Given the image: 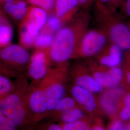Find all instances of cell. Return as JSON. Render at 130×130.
<instances>
[{
    "label": "cell",
    "mask_w": 130,
    "mask_h": 130,
    "mask_svg": "<svg viewBox=\"0 0 130 130\" xmlns=\"http://www.w3.org/2000/svg\"><path fill=\"white\" fill-rule=\"evenodd\" d=\"M76 41V34L72 28L60 29L51 46L50 55L52 59L60 63L69 60L74 50Z\"/></svg>",
    "instance_id": "obj_1"
},
{
    "label": "cell",
    "mask_w": 130,
    "mask_h": 130,
    "mask_svg": "<svg viewBox=\"0 0 130 130\" xmlns=\"http://www.w3.org/2000/svg\"><path fill=\"white\" fill-rule=\"evenodd\" d=\"M0 113L9 119L16 126L21 125L25 119V109L19 95L12 94L1 99Z\"/></svg>",
    "instance_id": "obj_2"
},
{
    "label": "cell",
    "mask_w": 130,
    "mask_h": 130,
    "mask_svg": "<svg viewBox=\"0 0 130 130\" xmlns=\"http://www.w3.org/2000/svg\"><path fill=\"white\" fill-rule=\"evenodd\" d=\"M106 42V38L102 33L92 30L86 33L79 45V52L83 56H90L100 51Z\"/></svg>",
    "instance_id": "obj_3"
},
{
    "label": "cell",
    "mask_w": 130,
    "mask_h": 130,
    "mask_svg": "<svg viewBox=\"0 0 130 130\" xmlns=\"http://www.w3.org/2000/svg\"><path fill=\"white\" fill-rule=\"evenodd\" d=\"M25 17L27 21L26 27L28 31L33 35L37 36L47 21L45 11L39 7L33 6L28 8Z\"/></svg>",
    "instance_id": "obj_4"
},
{
    "label": "cell",
    "mask_w": 130,
    "mask_h": 130,
    "mask_svg": "<svg viewBox=\"0 0 130 130\" xmlns=\"http://www.w3.org/2000/svg\"><path fill=\"white\" fill-rule=\"evenodd\" d=\"M109 37L113 44L122 50H130V29L121 22L113 23L109 29Z\"/></svg>",
    "instance_id": "obj_5"
},
{
    "label": "cell",
    "mask_w": 130,
    "mask_h": 130,
    "mask_svg": "<svg viewBox=\"0 0 130 130\" xmlns=\"http://www.w3.org/2000/svg\"><path fill=\"white\" fill-rule=\"evenodd\" d=\"M1 57L3 60L5 61L23 65L28 62L29 54L23 47L12 44L7 46L2 50Z\"/></svg>",
    "instance_id": "obj_6"
},
{
    "label": "cell",
    "mask_w": 130,
    "mask_h": 130,
    "mask_svg": "<svg viewBox=\"0 0 130 130\" xmlns=\"http://www.w3.org/2000/svg\"><path fill=\"white\" fill-rule=\"evenodd\" d=\"M47 72V58L44 52L39 51L32 56L28 74L32 79L39 80L43 78Z\"/></svg>",
    "instance_id": "obj_7"
},
{
    "label": "cell",
    "mask_w": 130,
    "mask_h": 130,
    "mask_svg": "<svg viewBox=\"0 0 130 130\" xmlns=\"http://www.w3.org/2000/svg\"><path fill=\"white\" fill-rule=\"evenodd\" d=\"M123 93L122 88L116 86L109 88L103 93L100 101L103 110L107 114H114L116 110L117 101Z\"/></svg>",
    "instance_id": "obj_8"
},
{
    "label": "cell",
    "mask_w": 130,
    "mask_h": 130,
    "mask_svg": "<svg viewBox=\"0 0 130 130\" xmlns=\"http://www.w3.org/2000/svg\"><path fill=\"white\" fill-rule=\"evenodd\" d=\"M71 93L75 100L86 111L93 112L96 107V103L93 93L77 85L71 89Z\"/></svg>",
    "instance_id": "obj_9"
},
{
    "label": "cell",
    "mask_w": 130,
    "mask_h": 130,
    "mask_svg": "<svg viewBox=\"0 0 130 130\" xmlns=\"http://www.w3.org/2000/svg\"><path fill=\"white\" fill-rule=\"evenodd\" d=\"M47 103L49 110H53L61 100L64 98L65 89L64 85L58 82L51 84L45 90Z\"/></svg>",
    "instance_id": "obj_10"
},
{
    "label": "cell",
    "mask_w": 130,
    "mask_h": 130,
    "mask_svg": "<svg viewBox=\"0 0 130 130\" xmlns=\"http://www.w3.org/2000/svg\"><path fill=\"white\" fill-rule=\"evenodd\" d=\"M31 110L36 114H44L48 110L45 90L37 89L33 92L29 98Z\"/></svg>",
    "instance_id": "obj_11"
},
{
    "label": "cell",
    "mask_w": 130,
    "mask_h": 130,
    "mask_svg": "<svg viewBox=\"0 0 130 130\" xmlns=\"http://www.w3.org/2000/svg\"><path fill=\"white\" fill-rule=\"evenodd\" d=\"M122 49L119 46L113 44L108 48L106 54L101 56L99 62L101 65L108 67H118L122 61Z\"/></svg>",
    "instance_id": "obj_12"
},
{
    "label": "cell",
    "mask_w": 130,
    "mask_h": 130,
    "mask_svg": "<svg viewBox=\"0 0 130 130\" xmlns=\"http://www.w3.org/2000/svg\"><path fill=\"white\" fill-rule=\"evenodd\" d=\"M93 77L104 87L108 88L114 87L120 83L111 67L107 71L98 70L95 71Z\"/></svg>",
    "instance_id": "obj_13"
},
{
    "label": "cell",
    "mask_w": 130,
    "mask_h": 130,
    "mask_svg": "<svg viewBox=\"0 0 130 130\" xmlns=\"http://www.w3.org/2000/svg\"><path fill=\"white\" fill-rule=\"evenodd\" d=\"M4 8L6 13L12 15L17 20L25 17L28 11L26 4L22 0L5 3Z\"/></svg>",
    "instance_id": "obj_14"
},
{
    "label": "cell",
    "mask_w": 130,
    "mask_h": 130,
    "mask_svg": "<svg viewBox=\"0 0 130 130\" xmlns=\"http://www.w3.org/2000/svg\"><path fill=\"white\" fill-rule=\"evenodd\" d=\"M76 85L92 93L102 92L104 87L95 79L88 75H82L75 79Z\"/></svg>",
    "instance_id": "obj_15"
},
{
    "label": "cell",
    "mask_w": 130,
    "mask_h": 130,
    "mask_svg": "<svg viewBox=\"0 0 130 130\" xmlns=\"http://www.w3.org/2000/svg\"><path fill=\"white\" fill-rule=\"evenodd\" d=\"M79 0H56L55 10L56 16L59 19L71 13L78 5Z\"/></svg>",
    "instance_id": "obj_16"
},
{
    "label": "cell",
    "mask_w": 130,
    "mask_h": 130,
    "mask_svg": "<svg viewBox=\"0 0 130 130\" xmlns=\"http://www.w3.org/2000/svg\"><path fill=\"white\" fill-rule=\"evenodd\" d=\"M1 23L0 27V44L1 47L7 46L11 42L13 30L9 24L4 22L1 18Z\"/></svg>",
    "instance_id": "obj_17"
},
{
    "label": "cell",
    "mask_w": 130,
    "mask_h": 130,
    "mask_svg": "<svg viewBox=\"0 0 130 130\" xmlns=\"http://www.w3.org/2000/svg\"><path fill=\"white\" fill-rule=\"evenodd\" d=\"M84 112L76 107L61 113V119L64 123H71L80 120L84 117Z\"/></svg>",
    "instance_id": "obj_18"
},
{
    "label": "cell",
    "mask_w": 130,
    "mask_h": 130,
    "mask_svg": "<svg viewBox=\"0 0 130 130\" xmlns=\"http://www.w3.org/2000/svg\"><path fill=\"white\" fill-rule=\"evenodd\" d=\"M54 39L51 33H41L37 36L34 45L39 49L47 48L51 46Z\"/></svg>",
    "instance_id": "obj_19"
},
{
    "label": "cell",
    "mask_w": 130,
    "mask_h": 130,
    "mask_svg": "<svg viewBox=\"0 0 130 130\" xmlns=\"http://www.w3.org/2000/svg\"><path fill=\"white\" fill-rule=\"evenodd\" d=\"M76 100L74 98L66 97L63 98L56 106L54 110L61 113L67 111L75 107Z\"/></svg>",
    "instance_id": "obj_20"
},
{
    "label": "cell",
    "mask_w": 130,
    "mask_h": 130,
    "mask_svg": "<svg viewBox=\"0 0 130 130\" xmlns=\"http://www.w3.org/2000/svg\"><path fill=\"white\" fill-rule=\"evenodd\" d=\"M37 36H34L28 31L25 27L21 31L20 34V41L25 46L30 47L34 45Z\"/></svg>",
    "instance_id": "obj_21"
},
{
    "label": "cell",
    "mask_w": 130,
    "mask_h": 130,
    "mask_svg": "<svg viewBox=\"0 0 130 130\" xmlns=\"http://www.w3.org/2000/svg\"><path fill=\"white\" fill-rule=\"evenodd\" d=\"M62 127L64 130H91L86 122L80 120L71 123H65Z\"/></svg>",
    "instance_id": "obj_22"
},
{
    "label": "cell",
    "mask_w": 130,
    "mask_h": 130,
    "mask_svg": "<svg viewBox=\"0 0 130 130\" xmlns=\"http://www.w3.org/2000/svg\"><path fill=\"white\" fill-rule=\"evenodd\" d=\"M12 84L9 79L3 76H0V95L2 99L6 96L12 89Z\"/></svg>",
    "instance_id": "obj_23"
},
{
    "label": "cell",
    "mask_w": 130,
    "mask_h": 130,
    "mask_svg": "<svg viewBox=\"0 0 130 130\" xmlns=\"http://www.w3.org/2000/svg\"><path fill=\"white\" fill-rule=\"evenodd\" d=\"M28 1L31 5L37 6L46 11L52 9L55 5V0H28Z\"/></svg>",
    "instance_id": "obj_24"
},
{
    "label": "cell",
    "mask_w": 130,
    "mask_h": 130,
    "mask_svg": "<svg viewBox=\"0 0 130 130\" xmlns=\"http://www.w3.org/2000/svg\"><path fill=\"white\" fill-rule=\"evenodd\" d=\"M47 25L48 29L50 32H56L60 27V19L57 16L52 15L47 20Z\"/></svg>",
    "instance_id": "obj_25"
},
{
    "label": "cell",
    "mask_w": 130,
    "mask_h": 130,
    "mask_svg": "<svg viewBox=\"0 0 130 130\" xmlns=\"http://www.w3.org/2000/svg\"><path fill=\"white\" fill-rule=\"evenodd\" d=\"M0 130H15L16 125L7 117L0 113Z\"/></svg>",
    "instance_id": "obj_26"
},
{
    "label": "cell",
    "mask_w": 130,
    "mask_h": 130,
    "mask_svg": "<svg viewBox=\"0 0 130 130\" xmlns=\"http://www.w3.org/2000/svg\"><path fill=\"white\" fill-rule=\"evenodd\" d=\"M120 117L121 120L126 121L130 119V104L124 106L121 111Z\"/></svg>",
    "instance_id": "obj_27"
},
{
    "label": "cell",
    "mask_w": 130,
    "mask_h": 130,
    "mask_svg": "<svg viewBox=\"0 0 130 130\" xmlns=\"http://www.w3.org/2000/svg\"><path fill=\"white\" fill-rule=\"evenodd\" d=\"M124 126L121 121L119 120L114 121L109 127L108 130H123Z\"/></svg>",
    "instance_id": "obj_28"
},
{
    "label": "cell",
    "mask_w": 130,
    "mask_h": 130,
    "mask_svg": "<svg viewBox=\"0 0 130 130\" xmlns=\"http://www.w3.org/2000/svg\"><path fill=\"white\" fill-rule=\"evenodd\" d=\"M48 130H64L63 128L57 124H53L49 126Z\"/></svg>",
    "instance_id": "obj_29"
},
{
    "label": "cell",
    "mask_w": 130,
    "mask_h": 130,
    "mask_svg": "<svg viewBox=\"0 0 130 130\" xmlns=\"http://www.w3.org/2000/svg\"><path fill=\"white\" fill-rule=\"evenodd\" d=\"M123 101L125 105L130 104V93H127L126 94L123 99Z\"/></svg>",
    "instance_id": "obj_30"
},
{
    "label": "cell",
    "mask_w": 130,
    "mask_h": 130,
    "mask_svg": "<svg viewBox=\"0 0 130 130\" xmlns=\"http://www.w3.org/2000/svg\"><path fill=\"white\" fill-rule=\"evenodd\" d=\"M126 11L128 14L130 16V0L126 1Z\"/></svg>",
    "instance_id": "obj_31"
},
{
    "label": "cell",
    "mask_w": 130,
    "mask_h": 130,
    "mask_svg": "<svg viewBox=\"0 0 130 130\" xmlns=\"http://www.w3.org/2000/svg\"><path fill=\"white\" fill-rule=\"evenodd\" d=\"M91 130H105L102 127L100 126H96L93 127Z\"/></svg>",
    "instance_id": "obj_32"
},
{
    "label": "cell",
    "mask_w": 130,
    "mask_h": 130,
    "mask_svg": "<svg viewBox=\"0 0 130 130\" xmlns=\"http://www.w3.org/2000/svg\"><path fill=\"white\" fill-rule=\"evenodd\" d=\"M79 2L82 4H84L85 3H86L89 0H79Z\"/></svg>",
    "instance_id": "obj_33"
},
{
    "label": "cell",
    "mask_w": 130,
    "mask_h": 130,
    "mask_svg": "<svg viewBox=\"0 0 130 130\" xmlns=\"http://www.w3.org/2000/svg\"><path fill=\"white\" fill-rule=\"evenodd\" d=\"M127 79H128V82L130 84V71H129V72L127 73Z\"/></svg>",
    "instance_id": "obj_34"
},
{
    "label": "cell",
    "mask_w": 130,
    "mask_h": 130,
    "mask_svg": "<svg viewBox=\"0 0 130 130\" xmlns=\"http://www.w3.org/2000/svg\"><path fill=\"white\" fill-rule=\"evenodd\" d=\"M3 1L5 2V3L7 2H13V1H16L17 0H2Z\"/></svg>",
    "instance_id": "obj_35"
},
{
    "label": "cell",
    "mask_w": 130,
    "mask_h": 130,
    "mask_svg": "<svg viewBox=\"0 0 130 130\" xmlns=\"http://www.w3.org/2000/svg\"><path fill=\"white\" fill-rule=\"evenodd\" d=\"M102 2H103V3H107V2H109L110 1H111V0H100Z\"/></svg>",
    "instance_id": "obj_36"
},
{
    "label": "cell",
    "mask_w": 130,
    "mask_h": 130,
    "mask_svg": "<svg viewBox=\"0 0 130 130\" xmlns=\"http://www.w3.org/2000/svg\"><path fill=\"white\" fill-rule=\"evenodd\" d=\"M127 59L129 61H130V55L128 56V57H127Z\"/></svg>",
    "instance_id": "obj_37"
},
{
    "label": "cell",
    "mask_w": 130,
    "mask_h": 130,
    "mask_svg": "<svg viewBox=\"0 0 130 130\" xmlns=\"http://www.w3.org/2000/svg\"><path fill=\"white\" fill-rule=\"evenodd\" d=\"M129 130H130V127H129Z\"/></svg>",
    "instance_id": "obj_38"
}]
</instances>
